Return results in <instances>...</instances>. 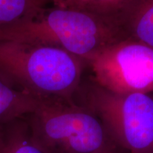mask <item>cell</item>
I'll list each match as a JSON object with an SVG mask.
<instances>
[{"label":"cell","mask_w":153,"mask_h":153,"mask_svg":"<svg viewBox=\"0 0 153 153\" xmlns=\"http://www.w3.org/2000/svg\"><path fill=\"white\" fill-rule=\"evenodd\" d=\"M114 17L128 39L153 48V0H129Z\"/></svg>","instance_id":"8992f818"},{"label":"cell","mask_w":153,"mask_h":153,"mask_svg":"<svg viewBox=\"0 0 153 153\" xmlns=\"http://www.w3.org/2000/svg\"><path fill=\"white\" fill-rule=\"evenodd\" d=\"M54 6L61 7H74L83 9L85 0H51Z\"/></svg>","instance_id":"8fae6325"},{"label":"cell","mask_w":153,"mask_h":153,"mask_svg":"<svg viewBox=\"0 0 153 153\" xmlns=\"http://www.w3.org/2000/svg\"><path fill=\"white\" fill-rule=\"evenodd\" d=\"M32 136L47 153H116V145L99 118L87 107L41 100L28 115Z\"/></svg>","instance_id":"3957f363"},{"label":"cell","mask_w":153,"mask_h":153,"mask_svg":"<svg viewBox=\"0 0 153 153\" xmlns=\"http://www.w3.org/2000/svg\"><path fill=\"white\" fill-rule=\"evenodd\" d=\"M51 0H0V29L35 17Z\"/></svg>","instance_id":"9c48e42d"},{"label":"cell","mask_w":153,"mask_h":153,"mask_svg":"<svg viewBox=\"0 0 153 153\" xmlns=\"http://www.w3.org/2000/svg\"><path fill=\"white\" fill-rule=\"evenodd\" d=\"M2 40L60 48L86 61L127 38L114 16L53 5L33 18L1 28Z\"/></svg>","instance_id":"6da1fadb"},{"label":"cell","mask_w":153,"mask_h":153,"mask_svg":"<svg viewBox=\"0 0 153 153\" xmlns=\"http://www.w3.org/2000/svg\"><path fill=\"white\" fill-rule=\"evenodd\" d=\"M86 107L99 118L118 148L130 153H153V97L120 94L99 86L88 93Z\"/></svg>","instance_id":"277c9868"},{"label":"cell","mask_w":153,"mask_h":153,"mask_svg":"<svg viewBox=\"0 0 153 153\" xmlns=\"http://www.w3.org/2000/svg\"><path fill=\"white\" fill-rule=\"evenodd\" d=\"M97 86L127 94L153 92V48L133 40L108 45L86 60Z\"/></svg>","instance_id":"5b68a950"},{"label":"cell","mask_w":153,"mask_h":153,"mask_svg":"<svg viewBox=\"0 0 153 153\" xmlns=\"http://www.w3.org/2000/svg\"><path fill=\"white\" fill-rule=\"evenodd\" d=\"M85 62L60 48L0 41V73L40 100L74 103Z\"/></svg>","instance_id":"7a4b0ae2"},{"label":"cell","mask_w":153,"mask_h":153,"mask_svg":"<svg viewBox=\"0 0 153 153\" xmlns=\"http://www.w3.org/2000/svg\"><path fill=\"white\" fill-rule=\"evenodd\" d=\"M129 0H85L83 9L106 16H114Z\"/></svg>","instance_id":"30bf717a"},{"label":"cell","mask_w":153,"mask_h":153,"mask_svg":"<svg viewBox=\"0 0 153 153\" xmlns=\"http://www.w3.org/2000/svg\"><path fill=\"white\" fill-rule=\"evenodd\" d=\"M41 100L17 88L0 73V126L31 114Z\"/></svg>","instance_id":"52a82bcc"},{"label":"cell","mask_w":153,"mask_h":153,"mask_svg":"<svg viewBox=\"0 0 153 153\" xmlns=\"http://www.w3.org/2000/svg\"><path fill=\"white\" fill-rule=\"evenodd\" d=\"M7 135L0 137V153H47L32 136L28 123L12 122Z\"/></svg>","instance_id":"ba28073f"}]
</instances>
